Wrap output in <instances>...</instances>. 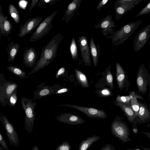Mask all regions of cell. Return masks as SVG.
<instances>
[{"instance_id": "cell-1", "label": "cell", "mask_w": 150, "mask_h": 150, "mask_svg": "<svg viewBox=\"0 0 150 150\" xmlns=\"http://www.w3.org/2000/svg\"><path fill=\"white\" fill-rule=\"evenodd\" d=\"M63 38L62 34L59 33L54 36L49 42L42 47L40 59L28 74V75L37 72L40 69H42L53 62L57 55L59 45Z\"/></svg>"}, {"instance_id": "cell-2", "label": "cell", "mask_w": 150, "mask_h": 150, "mask_svg": "<svg viewBox=\"0 0 150 150\" xmlns=\"http://www.w3.org/2000/svg\"><path fill=\"white\" fill-rule=\"evenodd\" d=\"M142 22V20H141L129 23L123 26L119 30L114 31L106 38L111 39L113 45L117 47L123 44L132 35Z\"/></svg>"}, {"instance_id": "cell-3", "label": "cell", "mask_w": 150, "mask_h": 150, "mask_svg": "<svg viewBox=\"0 0 150 150\" xmlns=\"http://www.w3.org/2000/svg\"><path fill=\"white\" fill-rule=\"evenodd\" d=\"M35 99H30L22 97L21 104L25 113L24 129L28 133H31L33 130L36 117L35 109L37 102Z\"/></svg>"}, {"instance_id": "cell-4", "label": "cell", "mask_w": 150, "mask_h": 150, "mask_svg": "<svg viewBox=\"0 0 150 150\" xmlns=\"http://www.w3.org/2000/svg\"><path fill=\"white\" fill-rule=\"evenodd\" d=\"M110 128L112 134L122 142H131L129 129L127 124L121 117L118 116L116 117L111 124Z\"/></svg>"}, {"instance_id": "cell-5", "label": "cell", "mask_w": 150, "mask_h": 150, "mask_svg": "<svg viewBox=\"0 0 150 150\" xmlns=\"http://www.w3.org/2000/svg\"><path fill=\"white\" fill-rule=\"evenodd\" d=\"M17 87L16 83L6 80L3 74L0 73V104L3 106H10V97Z\"/></svg>"}, {"instance_id": "cell-6", "label": "cell", "mask_w": 150, "mask_h": 150, "mask_svg": "<svg viewBox=\"0 0 150 150\" xmlns=\"http://www.w3.org/2000/svg\"><path fill=\"white\" fill-rule=\"evenodd\" d=\"M58 11V10L54 11L40 23L30 38V42H33L39 40L49 33L53 26L52 21Z\"/></svg>"}, {"instance_id": "cell-7", "label": "cell", "mask_w": 150, "mask_h": 150, "mask_svg": "<svg viewBox=\"0 0 150 150\" xmlns=\"http://www.w3.org/2000/svg\"><path fill=\"white\" fill-rule=\"evenodd\" d=\"M136 83L139 93L144 95L147 92L150 83V75L145 65L139 66L136 78Z\"/></svg>"}, {"instance_id": "cell-8", "label": "cell", "mask_w": 150, "mask_h": 150, "mask_svg": "<svg viewBox=\"0 0 150 150\" xmlns=\"http://www.w3.org/2000/svg\"><path fill=\"white\" fill-rule=\"evenodd\" d=\"M0 122L6 131L10 145H13L16 147L19 144V139L14 126L6 116L1 112H0Z\"/></svg>"}, {"instance_id": "cell-9", "label": "cell", "mask_w": 150, "mask_h": 150, "mask_svg": "<svg viewBox=\"0 0 150 150\" xmlns=\"http://www.w3.org/2000/svg\"><path fill=\"white\" fill-rule=\"evenodd\" d=\"M60 106L74 108L85 114L87 117L92 118L102 119L104 120L107 117L106 113L103 110L70 104H62Z\"/></svg>"}, {"instance_id": "cell-10", "label": "cell", "mask_w": 150, "mask_h": 150, "mask_svg": "<svg viewBox=\"0 0 150 150\" xmlns=\"http://www.w3.org/2000/svg\"><path fill=\"white\" fill-rule=\"evenodd\" d=\"M150 36V24L141 30L134 39L133 49L135 52L138 51L148 40Z\"/></svg>"}, {"instance_id": "cell-11", "label": "cell", "mask_w": 150, "mask_h": 150, "mask_svg": "<svg viewBox=\"0 0 150 150\" xmlns=\"http://www.w3.org/2000/svg\"><path fill=\"white\" fill-rule=\"evenodd\" d=\"M78 42L82 61L86 66H91V63L90 56V51L88 38L84 35H82L78 38Z\"/></svg>"}, {"instance_id": "cell-12", "label": "cell", "mask_w": 150, "mask_h": 150, "mask_svg": "<svg viewBox=\"0 0 150 150\" xmlns=\"http://www.w3.org/2000/svg\"><path fill=\"white\" fill-rule=\"evenodd\" d=\"M112 18L111 15H107L101 19L98 23L95 25L94 27L96 29H100L102 34L105 36L110 34L111 35L115 30L113 28L117 26L115 25Z\"/></svg>"}, {"instance_id": "cell-13", "label": "cell", "mask_w": 150, "mask_h": 150, "mask_svg": "<svg viewBox=\"0 0 150 150\" xmlns=\"http://www.w3.org/2000/svg\"><path fill=\"white\" fill-rule=\"evenodd\" d=\"M45 83H43L39 85L37 89L33 93V97L35 99H40L52 94L55 93L60 87L58 84L52 86L45 85Z\"/></svg>"}, {"instance_id": "cell-14", "label": "cell", "mask_w": 150, "mask_h": 150, "mask_svg": "<svg viewBox=\"0 0 150 150\" xmlns=\"http://www.w3.org/2000/svg\"><path fill=\"white\" fill-rule=\"evenodd\" d=\"M42 19L39 16L34 17L28 20L24 24H22L18 36L20 38H23L31 33L42 22Z\"/></svg>"}, {"instance_id": "cell-15", "label": "cell", "mask_w": 150, "mask_h": 150, "mask_svg": "<svg viewBox=\"0 0 150 150\" xmlns=\"http://www.w3.org/2000/svg\"><path fill=\"white\" fill-rule=\"evenodd\" d=\"M55 118L60 122L71 125H81L86 122L85 120L79 116L69 113H61Z\"/></svg>"}, {"instance_id": "cell-16", "label": "cell", "mask_w": 150, "mask_h": 150, "mask_svg": "<svg viewBox=\"0 0 150 150\" xmlns=\"http://www.w3.org/2000/svg\"><path fill=\"white\" fill-rule=\"evenodd\" d=\"M37 57L35 48L32 47L29 49L26 47L23 54V63L25 66L33 68L36 64Z\"/></svg>"}, {"instance_id": "cell-17", "label": "cell", "mask_w": 150, "mask_h": 150, "mask_svg": "<svg viewBox=\"0 0 150 150\" xmlns=\"http://www.w3.org/2000/svg\"><path fill=\"white\" fill-rule=\"evenodd\" d=\"M116 67V81L118 86L120 90H122L127 87V83L128 82V77L120 63L117 62Z\"/></svg>"}, {"instance_id": "cell-18", "label": "cell", "mask_w": 150, "mask_h": 150, "mask_svg": "<svg viewBox=\"0 0 150 150\" xmlns=\"http://www.w3.org/2000/svg\"><path fill=\"white\" fill-rule=\"evenodd\" d=\"M82 0H73L68 5L62 19L65 20L67 24L70 20L74 17L75 13L78 9Z\"/></svg>"}, {"instance_id": "cell-19", "label": "cell", "mask_w": 150, "mask_h": 150, "mask_svg": "<svg viewBox=\"0 0 150 150\" xmlns=\"http://www.w3.org/2000/svg\"><path fill=\"white\" fill-rule=\"evenodd\" d=\"M143 0H139L138 1L133 3L122 4L114 7L115 11L116 20H120L127 12L130 11Z\"/></svg>"}, {"instance_id": "cell-20", "label": "cell", "mask_w": 150, "mask_h": 150, "mask_svg": "<svg viewBox=\"0 0 150 150\" xmlns=\"http://www.w3.org/2000/svg\"><path fill=\"white\" fill-rule=\"evenodd\" d=\"M113 103L124 112L130 123H133L137 120L138 117L131 108L130 102L128 103H124L115 101Z\"/></svg>"}, {"instance_id": "cell-21", "label": "cell", "mask_w": 150, "mask_h": 150, "mask_svg": "<svg viewBox=\"0 0 150 150\" xmlns=\"http://www.w3.org/2000/svg\"><path fill=\"white\" fill-rule=\"evenodd\" d=\"M12 25L10 21L5 16L2 12L0 11V30L1 35L8 36L11 34Z\"/></svg>"}, {"instance_id": "cell-22", "label": "cell", "mask_w": 150, "mask_h": 150, "mask_svg": "<svg viewBox=\"0 0 150 150\" xmlns=\"http://www.w3.org/2000/svg\"><path fill=\"white\" fill-rule=\"evenodd\" d=\"M139 103V110L138 114V117L141 123L148 122L150 121V110L145 103L138 102Z\"/></svg>"}, {"instance_id": "cell-23", "label": "cell", "mask_w": 150, "mask_h": 150, "mask_svg": "<svg viewBox=\"0 0 150 150\" xmlns=\"http://www.w3.org/2000/svg\"><path fill=\"white\" fill-rule=\"evenodd\" d=\"M89 47L93 62L95 67H96L98 62L99 56L101 55L100 45L98 43L96 45L93 38H91L90 42Z\"/></svg>"}, {"instance_id": "cell-24", "label": "cell", "mask_w": 150, "mask_h": 150, "mask_svg": "<svg viewBox=\"0 0 150 150\" xmlns=\"http://www.w3.org/2000/svg\"><path fill=\"white\" fill-rule=\"evenodd\" d=\"M100 138L99 136L93 135L86 138L85 140L83 139L79 144L78 150H87L93 143Z\"/></svg>"}, {"instance_id": "cell-25", "label": "cell", "mask_w": 150, "mask_h": 150, "mask_svg": "<svg viewBox=\"0 0 150 150\" xmlns=\"http://www.w3.org/2000/svg\"><path fill=\"white\" fill-rule=\"evenodd\" d=\"M7 50L9 62L13 61L15 59L19 50L20 45L17 43L11 42L8 45Z\"/></svg>"}, {"instance_id": "cell-26", "label": "cell", "mask_w": 150, "mask_h": 150, "mask_svg": "<svg viewBox=\"0 0 150 150\" xmlns=\"http://www.w3.org/2000/svg\"><path fill=\"white\" fill-rule=\"evenodd\" d=\"M129 95L126 96H118L115 101L121 103H128L134 98H139L142 100H144L143 97L137 92L131 91L129 92Z\"/></svg>"}, {"instance_id": "cell-27", "label": "cell", "mask_w": 150, "mask_h": 150, "mask_svg": "<svg viewBox=\"0 0 150 150\" xmlns=\"http://www.w3.org/2000/svg\"><path fill=\"white\" fill-rule=\"evenodd\" d=\"M75 73L76 80L82 87L88 88L89 87L90 85L84 74L76 68L75 69Z\"/></svg>"}, {"instance_id": "cell-28", "label": "cell", "mask_w": 150, "mask_h": 150, "mask_svg": "<svg viewBox=\"0 0 150 150\" xmlns=\"http://www.w3.org/2000/svg\"><path fill=\"white\" fill-rule=\"evenodd\" d=\"M7 69L16 76L21 79H25L29 77L26 76V73L20 67L10 65L6 67Z\"/></svg>"}, {"instance_id": "cell-29", "label": "cell", "mask_w": 150, "mask_h": 150, "mask_svg": "<svg viewBox=\"0 0 150 150\" xmlns=\"http://www.w3.org/2000/svg\"><path fill=\"white\" fill-rule=\"evenodd\" d=\"M69 50L72 59L74 61H76L78 59V55L77 46L74 37L72 39Z\"/></svg>"}, {"instance_id": "cell-30", "label": "cell", "mask_w": 150, "mask_h": 150, "mask_svg": "<svg viewBox=\"0 0 150 150\" xmlns=\"http://www.w3.org/2000/svg\"><path fill=\"white\" fill-rule=\"evenodd\" d=\"M8 9L9 14L13 21L16 23H18L20 18L17 9L12 4H10L8 6Z\"/></svg>"}, {"instance_id": "cell-31", "label": "cell", "mask_w": 150, "mask_h": 150, "mask_svg": "<svg viewBox=\"0 0 150 150\" xmlns=\"http://www.w3.org/2000/svg\"><path fill=\"white\" fill-rule=\"evenodd\" d=\"M112 65L111 64L106 69V83L109 87L110 89L114 88L113 83V78L112 73L110 71Z\"/></svg>"}, {"instance_id": "cell-32", "label": "cell", "mask_w": 150, "mask_h": 150, "mask_svg": "<svg viewBox=\"0 0 150 150\" xmlns=\"http://www.w3.org/2000/svg\"><path fill=\"white\" fill-rule=\"evenodd\" d=\"M130 105L131 108L134 112L135 114L137 117L138 114L139 110V103L137 98H134L130 101Z\"/></svg>"}, {"instance_id": "cell-33", "label": "cell", "mask_w": 150, "mask_h": 150, "mask_svg": "<svg viewBox=\"0 0 150 150\" xmlns=\"http://www.w3.org/2000/svg\"><path fill=\"white\" fill-rule=\"evenodd\" d=\"M98 94L101 97H107L112 95L110 91L108 88H105L96 91Z\"/></svg>"}, {"instance_id": "cell-34", "label": "cell", "mask_w": 150, "mask_h": 150, "mask_svg": "<svg viewBox=\"0 0 150 150\" xmlns=\"http://www.w3.org/2000/svg\"><path fill=\"white\" fill-rule=\"evenodd\" d=\"M139 0H118L115 1L114 7L122 4H131L136 2Z\"/></svg>"}, {"instance_id": "cell-35", "label": "cell", "mask_w": 150, "mask_h": 150, "mask_svg": "<svg viewBox=\"0 0 150 150\" xmlns=\"http://www.w3.org/2000/svg\"><path fill=\"white\" fill-rule=\"evenodd\" d=\"M71 147L70 144L67 141L63 142L59 145L56 150H70Z\"/></svg>"}, {"instance_id": "cell-36", "label": "cell", "mask_w": 150, "mask_h": 150, "mask_svg": "<svg viewBox=\"0 0 150 150\" xmlns=\"http://www.w3.org/2000/svg\"><path fill=\"white\" fill-rule=\"evenodd\" d=\"M17 89L14 91L11 95L10 99V106L13 107L16 104L17 100Z\"/></svg>"}, {"instance_id": "cell-37", "label": "cell", "mask_w": 150, "mask_h": 150, "mask_svg": "<svg viewBox=\"0 0 150 150\" xmlns=\"http://www.w3.org/2000/svg\"><path fill=\"white\" fill-rule=\"evenodd\" d=\"M150 13V2H149L145 7L143 8L135 16V17L139 16Z\"/></svg>"}, {"instance_id": "cell-38", "label": "cell", "mask_w": 150, "mask_h": 150, "mask_svg": "<svg viewBox=\"0 0 150 150\" xmlns=\"http://www.w3.org/2000/svg\"><path fill=\"white\" fill-rule=\"evenodd\" d=\"M58 1H59V0H39L37 4V6L39 7L41 5H45L46 4H48L49 5H51Z\"/></svg>"}, {"instance_id": "cell-39", "label": "cell", "mask_w": 150, "mask_h": 150, "mask_svg": "<svg viewBox=\"0 0 150 150\" xmlns=\"http://www.w3.org/2000/svg\"><path fill=\"white\" fill-rule=\"evenodd\" d=\"M108 1V0H102L100 1L96 7V10L98 11L99 12H100L102 8H104Z\"/></svg>"}, {"instance_id": "cell-40", "label": "cell", "mask_w": 150, "mask_h": 150, "mask_svg": "<svg viewBox=\"0 0 150 150\" xmlns=\"http://www.w3.org/2000/svg\"><path fill=\"white\" fill-rule=\"evenodd\" d=\"M0 144L1 145L3 149L5 150H9L6 142L3 135L0 132Z\"/></svg>"}, {"instance_id": "cell-41", "label": "cell", "mask_w": 150, "mask_h": 150, "mask_svg": "<svg viewBox=\"0 0 150 150\" xmlns=\"http://www.w3.org/2000/svg\"><path fill=\"white\" fill-rule=\"evenodd\" d=\"M65 72V68L64 67H61L57 71L55 75L56 78L58 79L59 76H62L64 74Z\"/></svg>"}, {"instance_id": "cell-42", "label": "cell", "mask_w": 150, "mask_h": 150, "mask_svg": "<svg viewBox=\"0 0 150 150\" xmlns=\"http://www.w3.org/2000/svg\"><path fill=\"white\" fill-rule=\"evenodd\" d=\"M70 91V89L66 87H60L55 93L54 94H60L67 93Z\"/></svg>"}, {"instance_id": "cell-43", "label": "cell", "mask_w": 150, "mask_h": 150, "mask_svg": "<svg viewBox=\"0 0 150 150\" xmlns=\"http://www.w3.org/2000/svg\"><path fill=\"white\" fill-rule=\"evenodd\" d=\"M100 150H116L115 148L111 144L105 145Z\"/></svg>"}, {"instance_id": "cell-44", "label": "cell", "mask_w": 150, "mask_h": 150, "mask_svg": "<svg viewBox=\"0 0 150 150\" xmlns=\"http://www.w3.org/2000/svg\"><path fill=\"white\" fill-rule=\"evenodd\" d=\"M39 1V0H33L32 1L30 6L29 9V12H30L35 6L37 3Z\"/></svg>"}, {"instance_id": "cell-45", "label": "cell", "mask_w": 150, "mask_h": 150, "mask_svg": "<svg viewBox=\"0 0 150 150\" xmlns=\"http://www.w3.org/2000/svg\"><path fill=\"white\" fill-rule=\"evenodd\" d=\"M142 133L146 135L150 139V134L149 133L146 132H142Z\"/></svg>"}, {"instance_id": "cell-46", "label": "cell", "mask_w": 150, "mask_h": 150, "mask_svg": "<svg viewBox=\"0 0 150 150\" xmlns=\"http://www.w3.org/2000/svg\"><path fill=\"white\" fill-rule=\"evenodd\" d=\"M132 131L135 134H137L138 132V129L137 127L133 128Z\"/></svg>"}, {"instance_id": "cell-47", "label": "cell", "mask_w": 150, "mask_h": 150, "mask_svg": "<svg viewBox=\"0 0 150 150\" xmlns=\"http://www.w3.org/2000/svg\"><path fill=\"white\" fill-rule=\"evenodd\" d=\"M32 150H39V149L37 146L35 145L33 147Z\"/></svg>"}, {"instance_id": "cell-48", "label": "cell", "mask_w": 150, "mask_h": 150, "mask_svg": "<svg viewBox=\"0 0 150 150\" xmlns=\"http://www.w3.org/2000/svg\"><path fill=\"white\" fill-rule=\"evenodd\" d=\"M127 149V150H140L139 149Z\"/></svg>"}, {"instance_id": "cell-49", "label": "cell", "mask_w": 150, "mask_h": 150, "mask_svg": "<svg viewBox=\"0 0 150 150\" xmlns=\"http://www.w3.org/2000/svg\"><path fill=\"white\" fill-rule=\"evenodd\" d=\"M0 11L2 12V9L1 5L0 4Z\"/></svg>"}, {"instance_id": "cell-50", "label": "cell", "mask_w": 150, "mask_h": 150, "mask_svg": "<svg viewBox=\"0 0 150 150\" xmlns=\"http://www.w3.org/2000/svg\"><path fill=\"white\" fill-rule=\"evenodd\" d=\"M1 31L0 30V38H1Z\"/></svg>"}, {"instance_id": "cell-51", "label": "cell", "mask_w": 150, "mask_h": 150, "mask_svg": "<svg viewBox=\"0 0 150 150\" xmlns=\"http://www.w3.org/2000/svg\"><path fill=\"white\" fill-rule=\"evenodd\" d=\"M1 147H0V150H2L1 149H2V148L1 149Z\"/></svg>"}]
</instances>
